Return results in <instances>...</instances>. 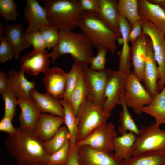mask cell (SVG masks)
Returning a JSON list of instances; mask_svg holds the SVG:
<instances>
[{"instance_id": "obj_49", "label": "cell", "mask_w": 165, "mask_h": 165, "mask_svg": "<svg viewBox=\"0 0 165 165\" xmlns=\"http://www.w3.org/2000/svg\"><path fill=\"white\" fill-rule=\"evenodd\" d=\"M165 11V1L163 3L162 5L160 6Z\"/></svg>"}, {"instance_id": "obj_37", "label": "cell", "mask_w": 165, "mask_h": 165, "mask_svg": "<svg viewBox=\"0 0 165 165\" xmlns=\"http://www.w3.org/2000/svg\"><path fill=\"white\" fill-rule=\"evenodd\" d=\"M44 38L46 48L53 49L57 44L59 39V30L53 26L41 28L39 30Z\"/></svg>"}, {"instance_id": "obj_40", "label": "cell", "mask_w": 165, "mask_h": 165, "mask_svg": "<svg viewBox=\"0 0 165 165\" xmlns=\"http://www.w3.org/2000/svg\"><path fill=\"white\" fill-rule=\"evenodd\" d=\"M24 35L27 42L33 46V50L41 51L46 48L44 38L40 31Z\"/></svg>"}, {"instance_id": "obj_25", "label": "cell", "mask_w": 165, "mask_h": 165, "mask_svg": "<svg viewBox=\"0 0 165 165\" xmlns=\"http://www.w3.org/2000/svg\"><path fill=\"white\" fill-rule=\"evenodd\" d=\"M23 31V26L21 23L5 27V35L13 50L14 58L16 59L19 58L22 51L31 46L26 40Z\"/></svg>"}, {"instance_id": "obj_21", "label": "cell", "mask_w": 165, "mask_h": 165, "mask_svg": "<svg viewBox=\"0 0 165 165\" xmlns=\"http://www.w3.org/2000/svg\"><path fill=\"white\" fill-rule=\"evenodd\" d=\"M18 105L20 109L19 116L20 127L25 130L34 131L42 113L31 97L18 99Z\"/></svg>"}, {"instance_id": "obj_13", "label": "cell", "mask_w": 165, "mask_h": 165, "mask_svg": "<svg viewBox=\"0 0 165 165\" xmlns=\"http://www.w3.org/2000/svg\"><path fill=\"white\" fill-rule=\"evenodd\" d=\"M24 16L28 26L24 34L40 30L43 27L52 25L47 17L46 11L36 0H27Z\"/></svg>"}, {"instance_id": "obj_29", "label": "cell", "mask_w": 165, "mask_h": 165, "mask_svg": "<svg viewBox=\"0 0 165 165\" xmlns=\"http://www.w3.org/2000/svg\"><path fill=\"white\" fill-rule=\"evenodd\" d=\"M123 161V165H165V151L146 152Z\"/></svg>"}, {"instance_id": "obj_22", "label": "cell", "mask_w": 165, "mask_h": 165, "mask_svg": "<svg viewBox=\"0 0 165 165\" xmlns=\"http://www.w3.org/2000/svg\"><path fill=\"white\" fill-rule=\"evenodd\" d=\"M99 10L96 14L97 17L108 28L121 36L119 25L118 1L99 0Z\"/></svg>"}, {"instance_id": "obj_20", "label": "cell", "mask_w": 165, "mask_h": 165, "mask_svg": "<svg viewBox=\"0 0 165 165\" xmlns=\"http://www.w3.org/2000/svg\"><path fill=\"white\" fill-rule=\"evenodd\" d=\"M138 10L142 20L148 21L165 32V11L160 6L148 0H138Z\"/></svg>"}, {"instance_id": "obj_46", "label": "cell", "mask_w": 165, "mask_h": 165, "mask_svg": "<svg viewBox=\"0 0 165 165\" xmlns=\"http://www.w3.org/2000/svg\"><path fill=\"white\" fill-rule=\"evenodd\" d=\"M9 90L8 84V77L4 72L0 71V92Z\"/></svg>"}, {"instance_id": "obj_31", "label": "cell", "mask_w": 165, "mask_h": 165, "mask_svg": "<svg viewBox=\"0 0 165 165\" xmlns=\"http://www.w3.org/2000/svg\"><path fill=\"white\" fill-rule=\"evenodd\" d=\"M118 8L119 15L125 17L131 27L141 20L138 13V0H119Z\"/></svg>"}, {"instance_id": "obj_17", "label": "cell", "mask_w": 165, "mask_h": 165, "mask_svg": "<svg viewBox=\"0 0 165 165\" xmlns=\"http://www.w3.org/2000/svg\"><path fill=\"white\" fill-rule=\"evenodd\" d=\"M25 72L22 70L17 72L11 69L7 74L9 89L18 99L31 98V91L36 86L34 81H29L26 79Z\"/></svg>"}, {"instance_id": "obj_7", "label": "cell", "mask_w": 165, "mask_h": 165, "mask_svg": "<svg viewBox=\"0 0 165 165\" xmlns=\"http://www.w3.org/2000/svg\"><path fill=\"white\" fill-rule=\"evenodd\" d=\"M143 32L147 35L152 44L154 59L159 74V90L165 86V39L164 32L150 21L142 20Z\"/></svg>"}, {"instance_id": "obj_27", "label": "cell", "mask_w": 165, "mask_h": 165, "mask_svg": "<svg viewBox=\"0 0 165 165\" xmlns=\"http://www.w3.org/2000/svg\"><path fill=\"white\" fill-rule=\"evenodd\" d=\"M136 138V135L131 132L114 138L112 143L116 156L123 160L132 157V149Z\"/></svg>"}, {"instance_id": "obj_41", "label": "cell", "mask_w": 165, "mask_h": 165, "mask_svg": "<svg viewBox=\"0 0 165 165\" xmlns=\"http://www.w3.org/2000/svg\"><path fill=\"white\" fill-rule=\"evenodd\" d=\"M13 57V50L9 44L6 36L4 35L0 38V61L5 63Z\"/></svg>"}, {"instance_id": "obj_5", "label": "cell", "mask_w": 165, "mask_h": 165, "mask_svg": "<svg viewBox=\"0 0 165 165\" xmlns=\"http://www.w3.org/2000/svg\"><path fill=\"white\" fill-rule=\"evenodd\" d=\"M110 115L102 106L86 98L78 112L79 125L76 143L86 138L98 128L106 124Z\"/></svg>"}, {"instance_id": "obj_23", "label": "cell", "mask_w": 165, "mask_h": 165, "mask_svg": "<svg viewBox=\"0 0 165 165\" xmlns=\"http://www.w3.org/2000/svg\"><path fill=\"white\" fill-rule=\"evenodd\" d=\"M31 98L42 113L64 117V111L60 100L46 93H41L35 89L30 92Z\"/></svg>"}, {"instance_id": "obj_14", "label": "cell", "mask_w": 165, "mask_h": 165, "mask_svg": "<svg viewBox=\"0 0 165 165\" xmlns=\"http://www.w3.org/2000/svg\"><path fill=\"white\" fill-rule=\"evenodd\" d=\"M44 74L43 82L46 93L59 100L62 99L66 90L67 73L55 66L50 68Z\"/></svg>"}, {"instance_id": "obj_8", "label": "cell", "mask_w": 165, "mask_h": 165, "mask_svg": "<svg viewBox=\"0 0 165 165\" xmlns=\"http://www.w3.org/2000/svg\"><path fill=\"white\" fill-rule=\"evenodd\" d=\"M140 82L131 71L127 77L123 96L128 108L138 115L141 114L142 108L149 104L152 98Z\"/></svg>"}, {"instance_id": "obj_2", "label": "cell", "mask_w": 165, "mask_h": 165, "mask_svg": "<svg viewBox=\"0 0 165 165\" xmlns=\"http://www.w3.org/2000/svg\"><path fill=\"white\" fill-rule=\"evenodd\" d=\"M59 39L57 45L49 53L54 64L62 56L70 54L75 61L83 68L88 67L90 61L93 56L92 43L82 32L61 29L59 30Z\"/></svg>"}, {"instance_id": "obj_42", "label": "cell", "mask_w": 165, "mask_h": 165, "mask_svg": "<svg viewBox=\"0 0 165 165\" xmlns=\"http://www.w3.org/2000/svg\"><path fill=\"white\" fill-rule=\"evenodd\" d=\"M79 6L83 12L97 14L99 9V0H79Z\"/></svg>"}, {"instance_id": "obj_1", "label": "cell", "mask_w": 165, "mask_h": 165, "mask_svg": "<svg viewBox=\"0 0 165 165\" xmlns=\"http://www.w3.org/2000/svg\"><path fill=\"white\" fill-rule=\"evenodd\" d=\"M5 145L9 154L18 165H32L46 163L50 155L46 152L43 142L34 131L21 127L9 134Z\"/></svg>"}, {"instance_id": "obj_28", "label": "cell", "mask_w": 165, "mask_h": 165, "mask_svg": "<svg viewBox=\"0 0 165 165\" xmlns=\"http://www.w3.org/2000/svg\"><path fill=\"white\" fill-rule=\"evenodd\" d=\"M60 101L64 109V123L69 131L70 146L72 147L77 142L79 125L77 115L70 101L63 99Z\"/></svg>"}, {"instance_id": "obj_3", "label": "cell", "mask_w": 165, "mask_h": 165, "mask_svg": "<svg viewBox=\"0 0 165 165\" xmlns=\"http://www.w3.org/2000/svg\"><path fill=\"white\" fill-rule=\"evenodd\" d=\"M48 19L58 30L78 27L83 12L77 0H42Z\"/></svg>"}, {"instance_id": "obj_10", "label": "cell", "mask_w": 165, "mask_h": 165, "mask_svg": "<svg viewBox=\"0 0 165 165\" xmlns=\"http://www.w3.org/2000/svg\"><path fill=\"white\" fill-rule=\"evenodd\" d=\"M107 70L108 77L103 106L111 113L123 96L127 76L119 70Z\"/></svg>"}, {"instance_id": "obj_24", "label": "cell", "mask_w": 165, "mask_h": 165, "mask_svg": "<svg viewBox=\"0 0 165 165\" xmlns=\"http://www.w3.org/2000/svg\"><path fill=\"white\" fill-rule=\"evenodd\" d=\"M159 79V72L154 58L150 40L142 81L144 83L146 89L152 97L160 92L158 85Z\"/></svg>"}, {"instance_id": "obj_48", "label": "cell", "mask_w": 165, "mask_h": 165, "mask_svg": "<svg viewBox=\"0 0 165 165\" xmlns=\"http://www.w3.org/2000/svg\"><path fill=\"white\" fill-rule=\"evenodd\" d=\"M32 165H50L49 164L46 163H38L36 164H34ZM66 165V164H64V165Z\"/></svg>"}, {"instance_id": "obj_39", "label": "cell", "mask_w": 165, "mask_h": 165, "mask_svg": "<svg viewBox=\"0 0 165 165\" xmlns=\"http://www.w3.org/2000/svg\"><path fill=\"white\" fill-rule=\"evenodd\" d=\"M97 49V55L92 56L90 60V68L95 71H101L105 69L106 56L108 50L104 47H101Z\"/></svg>"}, {"instance_id": "obj_11", "label": "cell", "mask_w": 165, "mask_h": 165, "mask_svg": "<svg viewBox=\"0 0 165 165\" xmlns=\"http://www.w3.org/2000/svg\"><path fill=\"white\" fill-rule=\"evenodd\" d=\"M117 136L114 125L110 123L98 128L76 144L79 147L88 145L101 151L113 152L112 141Z\"/></svg>"}, {"instance_id": "obj_50", "label": "cell", "mask_w": 165, "mask_h": 165, "mask_svg": "<svg viewBox=\"0 0 165 165\" xmlns=\"http://www.w3.org/2000/svg\"><path fill=\"white\" fill-rule=\"evenodd\" d=\"M164 36H165V32H164Z\"/></svg>"}, {"instance_id": "obj_47", "label": "cell", "mask_w": 165, "mask_h": 165, "mask_svg": "<svg viewBox=\"0 0 165 165\" xmlns=\"http://www.w3.org/2000/svg\"><path fill=\"white\" fill-rule=\"evenodd\" d=\"M4 28L1 23H0V38L2 37L3 35V33L4 32Z\"/></svg>"}, {"instance_id": "obj_30", "label": "cell", "mask_w": 165, "mask_h": 165, "mask_svg": "<svg viewBox=\"0 0 165 165\" xmlns=\"http://www.w3.org/2000/svg\"><path fill=\"white\" fill-rule=\"evenodd\" d=\"M124 96V95H123ZM122 110L119 114L118 131L120 135L128 132H131L136 135L139 133L138 128L130 113L123 96L119 101Z\"/></svg>"}, {"instance_id": "obj_45", "label": "cell", "mask_w": 165, "mask_h": 165, "mask_svg": "<svg viewBox=\"0 0 165 165\" xmlns=\"http://www.w3.org/2000/svg\"><path fill=\"white\" fill-rule=\"evenodd\" d=\"M12 119L10 117L4 116L0 121V130L6 132L9 134L14 133L16 128L12 124Z\"/></svg>"}, {"instance_id": "obj_35", "label": "cell", "mask_w": 165, "mask_h": 165, "mask_svg": "<svg viewBox=\"0 0 165 165\" xmlns=\"http://www.w3.org/2000/svg\"><path fill=\"white\" fill-rule=\"evenodd\" d=\"M17 3L13 0H0V14L6 21L17 20Z\"/></svg>"}, {"instance_id": "obj_4", "label": "cell", "mask_w": 165, "mask_h": 165, "mask_svg": "<svg viewBox=\"0 0 165 165\" xmlns=\"http://www.w3.org/2000/svg\"><path fill=\"white\" fill-rule=\"evenodd\" d=\"M97 49L107 48L114 54L117 49L116 40L121 36L108 28L98 18L96 13L83 12L78 27Z\"/></svg>"}, {"instance_id": "obj_32", "label": "cell", "mask_w": 165, "mask_h": 165, "mask_svg": "<svg viewBox=\"0 0 165 165\" xmlns=\"http://www.w3.org/2000/svg\"><path fill=\"white\" fill-rule=\"evenodd\" d=\"M70 140L69 131L66 126L61 127L50 139L43 142L47 153L51 155L61 148Z\"/></svg>"}, {"instance_id": "obj_34", "label": "cell", "mask_w": 165, "mask_h": 165, "mask_svg": "<svg viewBox=\"0 0 165 165\" xmlns=\"http://www.w3.org/2000/svg\"><path fill=\"white\" fill-rule=\"evenodd\" d=\"M83 67L75 61L70 71L67 73V79L65 93L63 99L70 101L72 92L76 86Z\"/></svg>"}, {"instance_id": "obj_9", "label": "cell", "mask_w": 165, "mask_h": 165, "mask_svg": "<svg viewBox=\"0 0 165 165\" xmlns=\"http://www.w3.org/2000/svg\"><path fill=\"white\" fill-rule=\"evenodd\" d=\"M82 74L86 84V99L103 106L105 101V90L108 77L107 69L97 71L89 67L83 68Z\"/></svg>"}, {"instance_id": "obj_18", "label": "cell", "mask_w": 165, "mask_h": 165, "mask_svg": "<svg viewBox=\"0 0 165 165\" xmlns=\"http://www.w3.org/2000/svg\"><path fill=\"white\" fill-rule=\"evenodd\" d=\"M119 25L123 41V46L119 54V70L127 77L131 72V51L129 44L128 36L131 27L127 20L119 16Z\"/></svg>"}, {"instance_id": "obj_12", "label": "cell", "mask_w": 165, "mask_h": 165, "mask_svg": "<svg viewBox=\"0 0 165 165\" xmlns=\"http://www.w3.org/2000/svg\"><path fill=\"white\" fill-rule=\"evenodd\" d=\"M79 165H123V161L113 152H103L88 145L79 147Z\"/></svg>"}, {"instance_id": "obj_6", "label": "cell", "mask_w": 165, "mask_h": 165, "mask_svg": "<svg viewBox=\"0 0 165 165\" xmlns=\"http://www.w3.org/2000/svg\"><path fill=\"white\" fill-rule=\"evenodd\" d=\"M139 130L133 148V156L150 151H165V130L155 123L142 125Z\"/></svg>"}, {"instance_id": "obj_15", "label": "cell", "mask_w": 165, "mask_h": 165, "mask_svg": "<svg viewBox=\"0 0 165 165\" xmlns=\"http://www.w3.org/2000/svg\"><path fill=\"white\" fill-rule=\"evenodd\" d=\"M49 53L46 50L37 51L33 50L20 59V69L33 76L45 73L50 68Z\"/></svg>"}, {"instance_id": "obj_33", "label": "cell", "mask_w": 165, "mask_h": 165, "mask_svg": "<svg viewBox=\"0 0 165 165\" xmlns=\"http://www.w3.org/2000/svg\"><path fill=\"white\" fill-rule=\"evenodd\" d=\"M86 98V88L82 71L77 83L72 92L70 101L77 115L82 103Z\"/></svg>"}, {"instance_id": "obj_19", "label": "cell", "mask_w": 165, "mask_h": 165, "mask_svg": "<svg viewBox=\"0 0 165 165\" xmlns=\"http://www.w3.org/2000/svg\"><path fill=\"white\" fill-rule=\"evenodd\" d=\"M64 123L63 117L42 113L34 132L44 142L51 138Z\"/></svg>"}, {"instance_id": "obj_36", "label": "cell", "mask_w": 165, "mask_h": 165, "mask_svg": "<svg viewBox=\"0 0 165 165\" xmlns=\"http://www.w3.org/2000/svg\"><path fill=\"white\" fill-rule=\"evenodd\" d=\"M0 92L5 105L4 116L9 117L13 119L15 115L18 99L9 89Z\"/></svg>"}, {"instance_id": "obj_43", "label": "cell", "mask_w": 165, "mask_h": 165, "mask_svg": "<svg viewBox=\"0 0 165 165\" xmlns=\"http://www.w3.org/2000/svg\"><path fill=\"white\" fill-rule=\"evenodd\" d=\"M143 32L142 20L136 22L131 27L128 36L129 42L133 43L135 42Z\"/></svg>"}, {"instance_id": "obj_44", "label": "cell", "mask_w": 165, "mask_h": 165, "mask_svg": "<svg viewBox=\"0 0 165 165\" xmlns=\"http://www.w3.org/2000/svg\"><path fill=\"white\" fill-rule=\"evenodd\" d=\"M79 147L75 145L70 146L66 165H79L78 151Z\"/></svg>"}, {"instance_id": "obj_16", "label": "cell", "mask_w": 165, "mask_h": 165, "mask_svg": "<svg viewBox=\"0 0 165 165\" xmlns=\"http://www.w3.org/2000/svg\"><path fill=\"white\" fill-rule=\"evenodd\" d=\"M150 39L142 32L131 48V61L134 75L140 81L142 80Z\"/></svg>"}, {"instance_id": "obj_26", "label": "cell", "mask_w": 165, "mask_h": 165, "mask_svg": "<svg viewBox=\"0 0 165 165\" xmlns=\"http://www.w3.org/2000/svg\"><path fill=\"white\" fill-rule=\"evenodd\" d=\"M141 111L153 117L157 124H165V86L152 97L149 104L142 108Z\"/></svg>"}, {"instance_id": "obj_38", "label": "cell", "mask_w": 165, "mask_h": 165, "mask_svg": "<svg viewBox=\"0 0 165 165\" xmlns=\"http://www.w3.org/2000/svg\"><path fill=\"white\" fill-rule=\"evenodd\" d=\"M70 146V140L60 149L50 155L46 163L51 165H61L66 164Z\"/></svg>"}]
</instances>
